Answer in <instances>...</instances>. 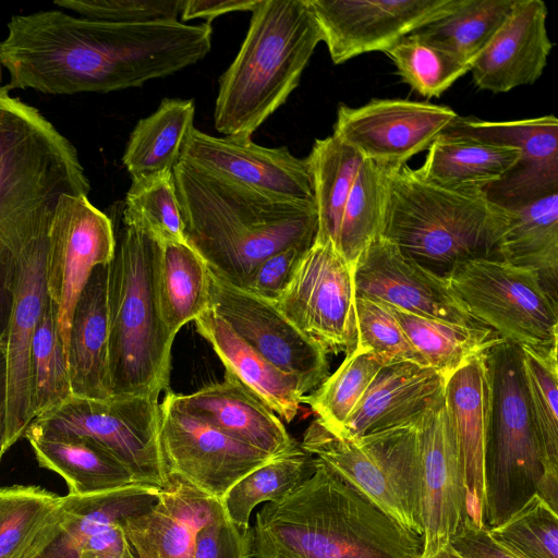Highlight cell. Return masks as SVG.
<instances>
[{
    "instance_id": "1",
    "label": "cell",
    "mask_w": 558,
    "mask_h": 558,
    "mask_svg": "<svg viewBox=\"0 0 558 558\" xmlns=\"http://www.w3.org/2000/svg\"><path fill=\"white\" fill-rule=\"evenodd\" d=\"M211 35L206 23L120 24L45 10L11 17L0 60L9 90L109 93L197 63L209 52Z\"/></svg>"
},
{
    "instance_id": "2",
    "label": "cell",
    "mask_w": 558,
    "mask_h": 558,
    "mask_svg": "<svg viewBox=\"0 0 558 558\" xmlns=\"http://www.w3.org/2000/svg\"><path fill=\"white\" fill-rule=\"evenodd\" d=\"M423 535L400 524L323 461L267 502L252 527V558H422Z\"/></svg>"
},
{
    "instance_id": "3",
    "label": "cell",
    "mask_w": 558,
    "mask_h": 558,
    "mask_svg": "<svg viewBox=\"0 0 558 558\" xmlns=\"http://www.w3.org/2000/svg\"><path fill=\"white\" fill-rule=\"evenodd\" d=\"M173 179L186 243L211 272L238 288L268 256L315 240V204L272 198L183 161Z\"/></svg>"
},
{
    "instance_id": "4",
    "label": "cell",
    "mask_w": 558,
    "mask_h": 558,
    "mask_svg": "<svg viewBox=\"0 0 558 558\" xmlns=\"http://www.w3.org/2000/svg\"><path fill=\"white\" fill-rule=\"evenodd\" d=\"M508 220V209L493 203L483 190L441 187L404 165L388 173L379 235L446 279L460 263L500 259Z\"/></svg>"
},
{
    "instance_id": "5",
    "label": "cell",
    "mask_w": 558,
    "mask_h": 558,
    "mask_svg": "<svg viewBox=\"0 0 558 558\" xmlns=\"http://www.w3.org/2000/svg\"><path fill=\"white\" fill-rule=\"evenodd\" d=\"M9 92L0 86V270L17 246L49 230L62 195L90 191L73 144Z\"/></svg>"
},
{
    "instance_id": "6",
    "label": "cell",
    "mask_w": 558,
    "mask_h": 558,
    "mask_svg": "<svg viewBox=\"0 0 558 558\" xmlns=\"http://www.w3.org/2000/svg\"><path fill=\"white\" fill-rule=\"evenodd\" d=\"M234 60L219 77L214 122L223 136L252 134L298 87L322 32L307 0H258Z\"/></svg>"
},
{
    "instance_id": "7",
    "label": "cell",
    "mask_w": 558,
    "mask_h": 558,
    "mask_svg": "<svg viewBox=\"0 0 558 558\" xmlns=\"http://www.w3.org/2000/svg\"><path fill=\"white\" fill-rule=\"evenodd\" d=\"M160 243L124 226L109 264V366L113 396L158 399L168 389L173 339L156 284Z\"/></svg>"
},
{
    "instance_id": "8",
    "label": "cell",
    "mask_w": 558,
    "mask_h": 558,
    "mask_svg": "<svg viewBox=\"0 0 558 558\" xmlns=\"http://www.w3.org/2000/svg\"><path fill=\"white\" fill-rule=\"evenodd\" d=\"M490 384L484 452V525L504 523L533 495L544 475L519 345L502 340L485 353Z\"/></svg>"
},
{
    "instance_id": "9",
    "label": "cell",
    "mask_w": 558,
    "mask_h": 558,
    "mask_svg": "<svg viewBox=\"0 0 558 558\" xmlns=\"http://www.w3.org/2000/svg\"><path fill=\"white\" fill-rule=\"evenodd\" d=\"M301 447L400 524L423 535L417 422L350 439L336 436L315 418L306 428Z\"/></svg>"
},
{
    "instance_id": "10",
    "label": "cell",
    "mask_w": 558,
    "mask_h": 558,
    "mask_svg": "<svg viewBox=\"0 0 558 558\" xmlns=\"http://www.w3.org/2000/svg\"><path fill=\"white\" fill-rule=\"evenodd\" d=\"M468 312L519 347H557V293L536 270L500 259H472L447 276Z\"/></svg>"
},
{
    "instance_id": "11",
    "label": "cell",
    "mask_w": 558,
    "mask_h": 558,
    "mask_svg": "<svg viewBox=\"0 0 558 558\" xmlns=\"http://www.w3.org/2000/svg\"><path fill=\"white\" fill-rule=\"evenodd\" d=\"M29 428L87 438L116 457L141 485L167 489L169 480L159 444V402L149 396L108 399L71 396L34 418Z\"/></svg>"
},
{
    "instance_id": "12",
    "label": "cell",
    "mask_w": 558,
    "mask_h": 558,
    "mask_svg": "<svg viewBox=\"0 0 558 558\" xmlns=\"http://www.w3.org/2000/svg\"><path fill=\"white\" fill-rule=\"evenodd\" d=\"M117 240L111 219L86 195H62L48 231L46 289L65 355L77 301L96 267L108 265Z\"/></svg>"
},
{
    "instance_id": "13",
    "label": "cell",
    "mask_w": 558,
    "mask_h": 558,
    "mask_svg": "<svg viewBox=\"0 0 558 558\" xmlns=\"http://www.w3.org/2000/svg\"><path fill=\"white\" fill-rule=\"evenodd\" d=\"M274 303L328 353L348 354L355 348L353 270L331 243L314 240Z\"/></svg>"
},
{
    "instance_id": "14",
    "label": "cell",
    "mask_w": 558,
    "mask_h": 558,
    "mask_svg": "<svg viewBox=\"0 0 558 558\" xmlns=\"http://www.w3.org/2000/svg\"><path fill=\"white\" fill-rule=\"evenodd\" d=\"M159 444L170 481H180L217 500L274 458L182 411L168 392L159 403Z\"/></svg>"
},
{
    "instance_id": "15",
    "label": "cell",
    "mask_w": 558,
    "mask_h": 558,
    "mask_svg": "<svg viewBox=\"0 0 558 558\" xmlns=\"http://www.w3.org/2000/svg\"><path fill=\"white\" fill-rule=\"evenodd\" d=\"M49 231V230H48ZM48 231L17 246L7 258L5 288L11 305L5 335L8 442L11 447L34 420L32 403V341L48 303L46 253Z\"/></svg>"
},
{
    "instance_id": "16",
    "label": "cell",
    "mask_w": 558,
    "mask_h": 558,
    "mask_svg": "<svg viewBox=\"0 0 558 558\" xmlns=\"http://www.w3.org/2000/svg\"><path fill=\"white\" fill-rule=\"evenodd\" d=\"M210 272V308L281 372L294 377L304 395L328 376L325 348L299 330L275 305Z\"/></svg>"
},
{
    "instance_id": "17",
    "label": "cell",
    "mask_w": 558,
    "mask_h": 558,
    "mask_svg": "<svg viewBox=\"0 0 558 558\" xmlns=\"http://www.w3.org/2000/svg\"><path fill=\"white\" fill-rule=\"evenodd\" d=\"M447 106L408 99H373L351 108L338 107L333 135L364 159L388 169L407 165L458 118Z\"/></svg>"
},
{
    "instance_id": "18",
    "label": "cell",
    "mask_w": 558,
    "mask_h": 558,
    "mask_svg": "<svg viewBox=\"0 0 558 558\" xmlns=\"http://www.w3.org/2000/svg\"><path fill=\"white\" fill-rule=\"evenodd\" d=\"M331 61L383 51L451 11L459 0H307Z\"/></svg>"
},
{
    "instance_id": "19",
    "label": "cell",
    "mask_w": 558,
    "mask_h": 558,
    "mask_svg": "<svg viewBox=\"0 0 558 558\" xmlns=\"http://www.w3.org/2000/svg\"><path fill=\"white\" fill-rule=\"evenodd\" d=\"M180 161L272 198L315 204L307 161L287 147H265L247 137L213 136L194 128Z\"/></svg>"
},
{
    "instance_id": "20",
    "label": "cell",
    "mask_w": 558,
    "mask_h": 558,
    "mask_svg": "<svg viewBox=\"0 0 558 558\" xmlns=\"http://www.w3.org/2000/svg\"><path fill=\"white\" fill-rule=\"evenodd\" d=\"M422 465V558L447 546L468 520L466 485L444 390L417 421Z\"/></svg>"
},
{
    "instance_id": "21",
    "label": "cell",
    "mask_w": 558,
    "mask_h": 558,
    "mask_svg": "<svg viewBox=\"0 0 558 558\" xmlns=\"http://www.w3.org/2000/svg\"><path fill=\"white\" fill-rule=\"evenodd\" d=\"M355 296L407 313L461 326H485L474 318L448 281L378 235L360 257L353 272Z\"/></svg>"
},
{
    "instance_id": "22",
    "label": "cell",
    "mask_w": 558,
    "mask_h": 558,
    "mask_svg": "<svg viewBox=\"0 0 558 558\" xmlns=\"http://www.w3.org/2000/svg\"><path fill=\"white\" fill-rule=\"evenodd\" d=\"M445 132L521 149L518 162L509 172L483 190L493 203L513 208L558 192L555 116L497 122L458 117Z\"/></svg>"
},
{
    "instance_id": "23",
    "label": "cell",
    "mask_w": 558,
    "mask_h": 558,
    "mask_svg": "<svg viewBox=\"0 0 558 558\" xmlns=\"http://www.w3.org/2000/svg\"><path fill=\"white\" fill-rule=\"evenodd\" d=\"M547 7L541 0H517L511 13L472 63L477 88L494 94L534 84L553 44L546 29Z\"/></svg>"
},
{
    "instance_id": "24",
    "label": "cell",
    "mask_w": 558,
    "mask_h": 558,
    "mask_svg": "<svg viewBox=\"0 0 558 558\" xmlns=\"http://www.w3.org/2000/svg\"><path fill=\"white\" fill-rule=\"evenodd\" d=\"M444 385V377L429 366L388 363L366 388L339 437L359 439L413 425L442 392Z\"/></svg>"
},
{
    "instance_id": "25",
    "label": "cell",
    "mask_w": 558,
    "mask_h": 558,
    "mask_svg": "<svg viewBox=\"0 0 558 558\" xmlns=\"http://www.w3.org/2000/svg\"><path fill=\"white\" fill-rule=\"evenodd\" d=\"M168 395L182 411L269 456L276 457L300 446L270 408L227 374L222 381L206 385L195 392L182 395L169 390Z\"/></svg>"
},
{
    "instance_id": "26",
    "label": "cell",
    "mask_w": 558,
    "mask_h": 558,
    "mask_svg": "<svg viewBox=\"0 0 558 558\" xmlns=\"http://www.w3.org/2000/svg\"><path fill=\"white\" fill-rule=\"evenodd\" d=\"M444 398L464 466L468 520L484 525V452L490 404L485 354L445 379Z\"/></svg>"
},
{
    "instance_id": "27",
    "label": "cell",
    "mask_w": 558,
    "mask_h": 558,
    "mask_svg": "<svg viewBox=\"0 0 558 558\" xmlns=\"http://www.w3.org/2000/svg\"><path fill=\"white\" fill-rule=\"evenodd\" d=\"M170 482L151 509L121 524L136 558H192L197 532L220 507V500Z\"/></svg>"
},
{
    "instance_id": "28",
    "label": "cell",
    "mask_w": 558,
    "mask_h": 558,
    "mask_svg": "<svg viewBox=\"0 0 558 558\" xmlns=\"http://www.w3.org/2000/svg\"><path fill=\"white\" fill-rule=\"evenodd\" d=\"M109 264L96 267L74 310L66 363L75 397L104 400L113 396L107 302Z\"/></svg>"
},
{
    "instance_id": "29",
    "label": "cell",
    "mask_w": 558,
    "mask_h": 558,
    "mask_svg": "<svg viewBox=\"0 0 558 558\" xmlns=\"http://www.w3.org/2000/svg\"><path fill=\"white\" fill-rule=\"evenodd\" d=\"M194 322L197 332L223 364L225 374L258 397L286 423L294 420L305 396L294 377L268 362L211 308Z\"/></svg>"
},
{
    "instance_id": "30",
    "label": "cell",
    "mask_w": 558,
    "mask_h": 558,
    "mask_svg": "<svg viewBox=\"0 0 558 558\" xmlns=\"http://www.w3.org/2000/svg\"><path fill=\"white\" fill-rule=\"evenodd\" d=\"M70 496L34 485L0 488V558H38L63 529Z\"/></svg>"
},
{
    "instance_id": "31",
    "label": "cell",
    "mask_w": 558,
    "mask_h": 558,
    "mask_svg": "<svg viewBox=\"0 0 558 558\" xmlns=\"http://www.w3.org/2000/svg\"><path fill=\"white\" fill-rule=\"evenodd\" d=\"M23 437L29 441L39 465L64 478L69 494L85 496L138 484L116 457L87 438L29 427Z\"/></svg>"
},
{
    "instance_id": "32",
    "label": "cell",
    "mask_w": 558,
    "mask_h": 558,
    "mask_svg": "<svg viewBox=\"0 0 558 558\" xmlns=\"http://www.w3.org/2000/svg\"><path fill=\"white\" fill-rule=\"evenodd\" d=\"M521 149L470 136L441 133L428 147L417 173L427 182L452 190H484L518 162Z\"/></svg>"
},
{
    "instance_id": "33",
    "label": "cell",
    "mask_w": 558,
    "mask_h": 558,
    "mask_svg": "<svg viewBox=\"0 0 558 558\" xmlns=\"http://www.w3.org/2000/svg\"><path fill=\"white\" fill-rule=\"evenodd\" d=\"M193 99L165 98L134 126L122 162L132 181L172 172L194 129Z\"/></svg>"
},
{
    "instance_id": "34",
    "label": "cell",
    "mask_w": 558,
    "mask_h": 558,
    "mask_svg": "<svg viewBox=\"0 0 558 558\" xmlns=\"http://www.w3.org/2000/svg\"><path fill=\"white\" fill-rule=\"evenodd\" d=\"M161 490L133 484L85 496L69 494V518L38 558H78L83 545L94 533L148 511L158 502Z\"/></svg>"
},
{
    "instance_id": "35",
    "label": "cell",
    "mask_w": 558,
    "mask_h": 558,
    "mask_svg": "<svg viewBox=\"0 0 558 558\" xmlns=\"http://www.w3.org/2000/svg\"><path fill=\"white\" fill-rule=\"evenodd\" d=\"M507 209L509 220L499 244L500 259L536 270L557 293L558 192Z\"/></svg>"
},
{
    "instance_id": "36",
    "label": "cell",
    "mask_w": 558,
    "mask_h": 558,
    "mask_svg": "<svg viewBox=\"0 0 558 558\" xmlns=\"http://www.w3.org/2000/svg\"><path fill=\"white\" fill-rule=\"evenodd\" d=\"M163 323L172 339L210 308V272L186 242L160 243L156 275Z\"/></svg>"
},
{
    "instance_id": "37",
    "label": "cell",
    "mask_w": 558,
    "mask_h": 558,
    "mask_svg": "<svg viewBox=\"0 0 558 558\" xmlns=\"http://www.w3.org/2000/svg\"><path fill=\"white\" fill-rule=\"evenodd\" d=\"M529 401L543 458L537 495L558 512L557 347H520Z\"/></svg>"
},
{
    "instance_id": "38",
    "label": "cell",
    "mask_w": 558,
    "mask_h": 558,
    "mask_svg": "<svg viewBox=\"0 0 558 558\" xmlns=\"http://www.w3.org/2000/svg\"><path fill=\"white\" fill-rule=\"evenodd\" d=\"M386 306L426 365L444 379L504 340L488 327L461 326Z\"/></svg>"
},
{
    "instance_id": "39",
    "label": "cell",
    "mask_w": 558,
    "mask_h": 558,
    "mask_svg": "<svg viewBox=\"0 0 558 558\" xmlns=\"http://www.w3.org/2000/svg\"><path fill=\"white\" fill-rule=\"evenodd\" d=\"M305 159L317 214L315 241L336 248L343 209L364 158L332 134L317 138Z\"/></svg>"
},
{
    "instance_id": "40",
    "label": "cell",
    "mask_w": 558,
    "mask_h": 558,
    "mask_svg": "<svg viewBox=\"0 0 558 558\" xmlns=\"http://www.w3.org/2000/svg\"><path fill=\"white\" fill-rule=\"evenodd\" d=\"M517 0H459L445 15L412 32L470 66L511 13Z\"/></svg>"
},
{
    "instance_id": "41",
    "label": "cell",
    "mask_w": 558,
    "mask_h": 558,
    "mask_svg": "<svg viewBox=\"0 0 558 558\" xmlns=\"http://www.w3.org/2000/svg\"><path fill=\"white\" fill-rule=\"evenodd\" d=\"M314 458L301 447L276 456L239 480L220 499L223 512L234 524L250 526L253 509L277 501L312 475Z\"/></svg>"
},
{
    "instance_id": "42",
    "label": "cell",
    "mask_w": 558,
    "mask_h": 558,
    "mask_svg": "<svg viewBox=\"0 0 558 558\" xmlns=\"http://www.w3.org/2000/svg\"><path fill=\"white\" fill-rule=\"evenodd\" d=\"M390 170L363 159L344 206L336 250L353 272L362 254L380 234Z\"/></svg>"
},
{
    "instance_id": "43",
    "label": "cell",
    "mask_w": 558,
    "mask_h": 558,
    "mask_svg": "<svg viewBox=\"0 0 558 558\" xmlns=\"http://www.w3.org/2000/svg\"><path fill=\"white\" fill-rule=\"evenodd\" d=\"M388 363L374 352L355 347L333 374L303 397L302 403L308 404L316 418L339 436L375 375Z\"/></svg>"
},
{
    "instance_id": "44",
    "label": "cell",
    "mask_w": 558,
    "mask_h": 558,
    "mask_svg": "<svg viewBox=\"0 0 558 558\" xmlns=\"http://www.w3.org/2000/svg\"><path fill=\"white\" fill-rule=\"evenodd\" d=\"M123 223L159 243L186 242L173 171L132 181L125 195Z\"/></svg>"
},
{
    "instance_id": "45",
    "label": "cell",
    "mask_w": 558,
    "mask_h": 558,
    "mask_svg": "<svg viewBox=\"0 0 558 558\" xmlns=\"http://www.w3.org/2000/svg\"><path fill=\"white\" fill-rule=\"evenodd\" d=\"M397 74L423 97H440L470 66L450 52L411 33L388 48Z\"/></svg>"
},
{
    "instance_id": "46",
    "label": "cell",
    "mask_w": 558,
    "mask_h": 558,
    "mask_svg": "<svg viewBox=\"0 0 558 558\" xmlns=\"http://www.w3.org/2000/svg\"><path fill=\"white\" fill-rule=\"evenodd\" d=\"M31 369L32 403L36 418L72 396L66 355L49 299L33 337Z\"/></svg>"
},
{
    "instance_id": "47",
    "label": "cell",
    "mask_w": 558,
    "mask_h": 558,
    "mask_svg": "<svg viewBox=\"0 0 558 558\" xmlns=\"http://www.w3.org/2000/svg\"><path fill=\"white\" fill-rule=\"evenodd\" d=\"M488 532L522 558H558V512L537 494Z\"/></svg>"
},
{
    "instance_id": "48",
    "label": "cell",
    "mask_w": 558,
    "mask_h": 558,
    "mask_svg": "<svg viewBox=\"0 0 558 558\" xmlns=\"http://www.w3.org/2000/svg\"><path fill=\"white\" fill-rule=\"evenodd\" d=\"M355 347L372 351L389 363L412 362L427 366L385 304L355 296Z\"/></svg>"
},
{
    "instance_id": "49",
    "label": "cell",
    "mask_w": 558,
    "mask_h": 558,
    "mask_svg": "<svg viewBox=\"0 0 558 558\" xmlns=\"http://www.w3.org/2000/svg\"><path fill=\"white\" fill-rule=\"evenodd\" d=\"M184 0H57L83 17L120 24L179 21Z\"/></svg>"
},
{
    "instance_id": "50",
    "label": "cell",
    "mask_w": 558,
    "mask_h": 558,
    "mask_svg": "<svg viewBox=\"0 0 558 558\" xmlns=\"http://www.w3.org/2000/svg\"><path fill=\"white\" fill-rule=\"evenodd\" d=\"M192 558H252V527L230 521L220 504L197 532Z\"/></svg>"
},
{
    "instance_id": "51",
    "label": "cell",
    "mask_w": 558,
    "mask_h": 558,
    "mask_svg": "<svg viewBox=\"0 0 558 558\" xmlns=\"http://www.w3.org/2000/svg\"><path fill=\"white\" fill-rule=\"evenodd\" d=\"M310 247L308 245H292L268 256L254 270L243 290L267 301L276 302L299 260Z\"/></svg>"
},
{
    "instance_id": "52",
    "label": "cell",
    "mask_w": 558,
    "mask_h": 558,
    "mask_svg": "<svg viewBox=\"0 0 558 558\" xmlns=\"http://www.w3.org/2000/svg\"><path fill=\"white\" fill-rule=\"evenodd\" d=\"M449 544L462 558H522L496 541L486 526L469 520Z\"/></svg>"
},
{
    "instance_id": "53",
    "label": "cell",
    "mask_w": 558,
    "mask_h": 558,
    "mask_svg": "<svg viewBox=\"0 0 558 558\" xmlns=\"http://www.w3.org/2000/svg\"><path fill=\"white\" fill-rule=\"evenodd\" d=\"M81 554L113 558H136L121 524H111L94 533L83 545Z\"/></svg>"
},
{
    "instance_id": "54",
    "label": "cell",
    "mask_w": 558,
    "mask_h": 558,
    "mask_svg": "<svg viewBox=\"0 0 558 558\" xmlns=\"http://www.w3.org/2000/svg\"><path fill=\"white\" fill-rule=\"evenodd\" d=\"M258 0H184L180 22L184 23L195 19H205L209 23L217 16L236 12H252Z\"/></svg>"
},
{
    "instance_id": "55",
    "label": "cell",
    "mask_w": 558,
    "mask_h": 558,
    "mask_svg": "<svg viewBox=\"0 0 558 558\" xmlns=\"http://www.w3.org/2000/svg\"><path fill=\"white\" fill-rule=\"evenodd\" d=\"M9 448L7 355L5 341H3L0 343V461Z\"/></svg>"
},
{
    "instance_id": "56",
    "label": "cell",
    "mask_w": 558,
    "mask_h": 558,
    "mask_svg": "<svg viewBox=\"0 0 558 558\" xmlns=\"http://www.w3.org/2000/svg\"><path fill=\"white\" fill-rule=\"evenodd\" d=\"M430 558H462V557L451 547L450 544H448L442 549H440L435 555H433Z\"/></svg>"
},
{
    "instance_id": "57",
    "label": "cell",
    "mask_w": 558,
    "mask_h": 558,
    "mask_svg": "<svg viewBox=\"0 0 558 558\" xmlns=\"http://www.w3.org/2000/svg\"><path fill=\"white\" fill-rule=\"evenodd\" d=\"M78 558H113V557L98 556V555H92V554H81Z\"/></svg>"
},
{
    "instance_id": "58",
    "label": "cell",
    "mask_w": 558,
    "mask_h": 558,
    "mask_svg": "<svg viewBox=\"0 0 558 558\" xmlns=\"http://www.w3.org/2000/svg\"><path fill=\"white\" fill-rule=\"evenodd\" d=\"M1 82H2V64H1V60H0V86H1Z\"/></svg>"
},
{
    "instance_id": "59",
    "label": "cell",
    "mask_w": 558,
    "mask_h": 558,
    "mask_svg": "<svg viewBox=\"0 0 558 558\" xmlns=\"http://www.w3.org/2000/svg\"><path fill=\"white\" fill-rule=\"evenodd\" d=\"M4 341V338L2 335H0V343H2Z\"/></svg>"
}]
</instances>
